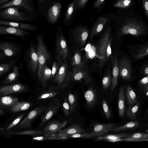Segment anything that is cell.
<instances>
[{
	"mask_svg": "<svg viewBox=\"0 0 148 148\" xmlns=\"http://www.w3.org/2000/svg\"><path fill=\"white\" fill-rule=\"evenodd\" d=\"M112 21L118 28L119 37L128 34L142 36L147 31L146 21L135 8L119 9L115 12Z\"/></svg>",
	"mask_w": 148,
	"mask_h": 148,
	"instance_id": "6da1fadb",
	"label": "cell"
},
{
	"mask_svg": "<svg viewBox=\"0 0 148 148\" xmlns=\"http://www.w3.org/2000/svg\"><path fill=\"white\" fill-rule=\"evenodd\" d=\"M112 40L111 28L108 26L103 33L96 48V57L99 60L98 66L101 72L111 55Z\"/></svg>",
	"mask_w": 148,
	"mask_h": 148,
	"instance_id": "7a4b0ae2",
	"label": "cell"
},
{
	"mask_svg": "<svg viewBox=\"0 0 148 148\" xmlns=\"http://www.w3.org/2000/svg\"><path fill=\"white\" fill-rule=\"evenodd\" d=\"M41 35L42 34H40L37 36L36 52L38 59L37 76L42 86L43 84L42 75V70L46 62L49 60L50 56L46 48Z\"/></svg>",
	"mask_w": 148,
	"mask_h": 148,
	"instance_id": "3957f363",
	"label": "cell"
},
{
	"mask_svg": "<svg viewBox=\"0 0 148 148\" xmlns=\"http://www.w3.org/2000/svg\"><path fill=\"white\" fill-rule=\"evenodd\" d=\"M37 15L27 14L18 10L17 7H11L0 12V16L10 20L19 21H30L33 20Z\"/></svg>",
	"mask_w": 148,
	"mask_h": 148,
	"instance_id": "277c9868",
	"label": "cell"
},
{
	"mask_svg": "<svg viewBox=\"0 0 148 148\" xmlns=\"http://www.w3.org/2000/svg\"><path fill=\"white\" fill-rule=\"evenodd\" d=\"M61 0H53L46 9L43 15L47 23L54 24L60 19L62 8Z\"/></svg>",
	"mask_w": 148,
	"mask_h": 148,
	"instance_id": "5b68a950",
	"label": "cell"
},
{
	"mask_svg": "<svg viewBox=\"0 0 148 148\" xmlns=\"http://www.w3.org/2000/svg\"><path fill=\"white\" fill-rule=\"evenodd\" d=\"M58 34L56 42V49L57 55L56 58L58 61L61 63L62 60L67 57L69 50L67 43L63 33L61 32V27L57 28Z\"/></svg>",
	"mask_w": 148,
	"mask_h": 148,
	"instance_id": "8992f818",
	"label": "cell"
},
{
	"mask_svg": "<svg viewBox=\"0 0 148 148\" xmlns=\"http://www.w3.org/2000/svg\"><path fill=\"white\" fill-rule=\"evenodd\" d=\"M55 78V80L57 84L56 86L51 88L53 89H63L68 85L71 77V73L67 70V65L63 63L59 68Z\"/></svg>",
	"mask_w": 148,
	"mask_h": 148,
	"instance_id": "52a82bcc",
	"label": "cell"
},
{
	"mask_svg": "<svg viewBox=\"0 0 148 148\" xmlns=\"http://www.w3.org/2000/svg\"><path fill=\"white\" fill-rule=\"evenodd\" d=\"M115 12H111L99 16L96 20L92 29L90 38L92 39L102 30L104 27L112 21Z\"/></svg>",
	"mask_w": 148,
	"mask_h": 148,
	"instance_id": "ba28073f",
	"label": "cell"
},
{
	"mask_svg": "<svg viewBox=\"0 0 148 148\" xmlns=\"http://www.w3.org/2000/svg\"><path fill=\"white\" fill-rule=\"evenodd\" d=\"M47 107L46 105L37 107L31 111L23 120L17 124L16 127L21 129L30 127L34 121L44 112Z\"/></svg>",
	"mask_w": 148,
	"mask_h": 148,
	"instance_id": "9c48e42d",
	"label": "cell"
},
{
	"mask_svg": "<svg viewBox=\"0 0 148 148\" xmlns=\"http://www.w3.org/2000/svg\"><path fill=\"white\" fill-rule=\"evenodd\" d=\"M21 6L27 11L37 15L33 0H13L0 6V9L13 6Z\"/></svg>",
	"mask_w": 148,
	"mask_h": 148,
	"instance_id": "30bf717a",
	"label": "cell"
},
{
	"mask_svg": "<svg viewBox=\"0 0 148 148\" xmlns=\"http://www.w3.org/2000/svg\"><path fill=\"white\" fill-rule=\"evenodd\" d=\"M119 75L124 80L130 81L132 79L131 61L126 58H121L119 61Z\"/></svg>",
	"mask_w": 148,
	"mask_h": 148,
	"instance_id": "8fae6325",
	"label": "cell"
},
{
	"mask_svg": "<svg viewBox=\"0 0 148 148\" xmlns=\"http://www.w3.org/2000/svg\"><path fill=\"white\" fill-rule=\"evenodd\" d=\"M73 37L80 47L85 44L89 34V31L86 26L80 25L76 26L72 30Z\"/></svg>",
	"mask_w": 148,
	"mask_h": 148,
	"instance_id": "7c38bea8",
	"label": "cell"
},
{
	"mask_svg": "<svg viewBox=\"0 0 148 148\" xmlns=\"http://www.w3.org/2000/svg\"><path fill=\"white\" fill-rule=\"evenodd\" d=\"M60 107V103L58 100L57 99H54L44 112V114L39 124V127H41L48 121L58 110Z\"/></svg>",
	"mask_w": 148,
	"mask_h": 148,
	"instance_id": "4fadbf2b",
	"label": "cell"
},
{
	"mask_svg": "<svg viewBox=\"0 0 148 148\" xmlns=\"http://www.w3.org/2000/svg\"><path fill=\"white\" fill-rule=\"evenodd\" d=\"M115 126V125L111 123L95 124L93 125V130L89 133L87 138L101 136L110 131Z\"/></svg>",
	"mask_w": 148,
	"mask_h": 148,
	"instance_id": "5bb4252c",
	"label": "cell"
},
{
	"mask_svg": "<svg viewBox=\"0 0 148 148\" xmlns=\"http://www.w3.org/2000/svg\"><path fill=\"white\" fill-rule=\"evenodd\" d=\"M77 0H72L66 9L63 20V23L65 25H70L76 12Z\"/></svg>",
	"mask_w": 148,
	"mask_h": 148,
	"instance_id": "9a60e30c",
	"label": "cell"
},
{
	"mask_svg": "<svg viewBox=\"0 0 148 148\" xmlns=\"http://www.w3.org/2000/svg\"><path fill=\"white\" fill-rule=\"evenodd\" d=\"M71 76L76 81L83 80L86 84L91 83L92 79L87 71L85 68H77L74 67Z\"/></svg>",
	"mask_w": 148,
	"mask_h": 148,
	"instance_id": "2e32d148",
	"label": "cell"
},
{
	"mask_svg": "<svg viewBox=\"0 0 148 148\" xmlns=\"http://www.w3.org/2000/svg\"><path fill=\"white\" fill-rule=\"evenodd\" d=\"M25 86L21 84L5 86L0 88V95H5L14 93L23 92L26 91Z\"/></svg>",
	"mask_w": 148,
	"mask_h": 148,
	"instance_id": "e0dca14e",
	"label": "cell"
},
{
	"mask_svg": "<svg viewBox=\"0 0 148 148\" xmlns=\"http://www.w3.org/2000/svg\"><path fill=\"white\" fill-rule=\"evenodd\" d=\"M67 123L66 121L60 122L53 121L48 123L43 128V132L45 134H53L58 132L65 127Z\"/></svg>",
	"mask_w": 148,
	"mask_h": 148,
	"instance_id": "ac0fdd59",
	"label": "cell"
},
{
	"mask_svg": "<svg viewBox=\"0 0 148 148\" xmlns=\"http://www.w3.org/2000/svg\"><path fill=\"white\" fill-rule=\"evenodd\" d=\"M112 70L110 90L112 91L115 88L118 82V78L119 73V60L117 53L112 58Z\"/></svg>",
	"mask_w": 148,
	"mask_h": 148,
	"instance_id": "d6986e66",
	"label": "cell"
},
{
	"mask_svg": "<svg viewBox=\"0 0 148 148\" xmlns=\"http://www.w3.org/2000/svg\"><path fill=\"white\" fill-rule=\"evenodd\" d=\"M86 130L77 124H74L67 128L59 131L57 134L60 136H65L80 133H84Z\"/></svg>",
	"mask_w": 148,
	"mask_h": 148,
	"instance_id": "ffe728a7",
	"label": "cell"
},
{
	"mask_svg": "<svg viewBox=\"0 0 148 148\" xmlns=\"http://www.w3.org/2000/svg\"><path fill=\"white\" fill-rule=\"evenodd\" d=\"M27 34V32L21 29L0 25V34H11L23 37Z\"/></svg>",
	"mask_w": 148,
	"mask_h": 148,
	"instance_id": "44dd1931",
	"label": "cell"
},
{
	"mask_svg": "<svg viewBox=\"0 0 148 148\" xmlns=\"http://www.w3.org/2000/svg\"><path fill=\"white\" fill-rule=\"evenodd\" d=\"M84 96L88 107L90 109L93 107L97 101L96 90L90 87L85 92Z\"/></svg>",
	"mask_w": 148,
	"mask_h": 148,
	"instance_id": "7402d4cb",
	"label": "cell"
},
{
	"mask_svg": "<svg viewBox=\"0 0 148 148\" xmlns=\"http://www.w3.org/2000/svg\"><path fill=\"white\" fill-rule=\"evenodd\" d=\"M132 134L122 133L115 134H108L103 136H99L96 138L98 141L104 140L110 142H117L124 141L123 138L126 137Z\"/></svg>",
	"mask_w": 148,
	"mask_h": 148,
	"instance_id": "603a6c76",
	"label": "cell"
},
{
	"mask_svg": "<svg viewBox=\"0 0 148 148\" xmlns=\"http://www.w3.org/2000/svg\"><path fill=\"white\" fill-rule=\"evenodd\" d=\"M0 24L9 26L21 29H28L34 31H36L38 29V28L35 25L24 23L0 21Z\"/></svg>",
	"mask_w": 148,
	"mask_h": 148,
	"instance_id": "cb8c5ba5",
	"label": "cell"
},
{
	"mask_svg": "<svg viewBox=\"0 0 148 148\" xmlns=\"http://www.w3.org/2000/svg\"><path fill=\"white\" fill-rule=\"evenodd\" d=\"M29 64L31 70L35 72L38 69V56L34 47L31 46L29 48Z\"/></svg>",
	"mask_w": 148,
	"mask_h": 148,
	"instance_id": "d4e9b609",
	"label": "cell"
},
{
	"mask_svg": "<svg viewBox=\"0 0 148 148\" xmlns=\"http://www.w3.org/2000/svg\"><path fill=\"white\" fill-rule=\"evenodd\" d=\"M0 50L3 51L6 56H10L16 53L18 48L12 43L0 41Z\"/></svg>",
	"mask_w": 148,
	"mask_h": 148,
	"instance_id": "484cf974",
	"label": "cell"
},
{
	"mask_svg": "<svg viewBox=\"0 0 148 148\" xmlns=\"http://www.w3.org/2000/svg\"><path fill=\"white\" fill-rule=\"evenodd\" d=\"M118 102V114L120 117H123L126 110L124 90L123 86L121 87L119 90Z\"/></svg>",
	"mask_w": 148,
	"mask_h": 148,
	"instance_id": "4316f807",
	"label": "cell"
},
{
	"mask_svg": "<svg viewBox=\"0 0 148 148\" xmlns=\"http://www.w3.org/2000/svg\"><path fill=\"white\" fill-rule=\"evenodd\" d=\"M140 124L137 121H133L128 122L123 125L115 127L110 131L117 132L135 129L139 127Z\"/></svg>",
	"mask_w": 148,
	"mask_h": 148,
	"instance_id": "83f0119b",
	"label": "cell"
},
{
	"mask_svg": "<svg viewBox=\"0 0 148 148\" xmlns=\"http://www.w3.org/2000/svg\"><path fill=\"white\" fill-rule=\"evenodd\" d=\"M126 95L128 107L133 106L137 103V99L136 94L130 85L127 86Z\"/></svg>",
	"mask_w": 148,
	"mask_h": 148,
	"instance_id": "f1b7e54d",
	"label": "cell"
},
{
	"mask_svg": "<svg viewBox=\"0 0 148 148\" xmlns=\"http://www.w3.org/2000/svg\"><path fill=\"white\" fill-rule=\"evenodd\" d=\"M134 4V0H115L112 5L119 9H127L132 8Z\"/></svg>",
	"mask_w": 148,
	"mask_h": 148,
	"instance_id": "f546056e",
	"label": "cell"
},
{
	"mask_svg": "<svg viewBox=\"0 0 148 148\" xmlns=\"http://www.w3.org/2000/svg\"><path fill=\"white\" fill-rule=\"evenodd\" d=\"M124 141H148L147 133H136L131 134L128 136L123 138Z\"/></svg>",
	"mask_w": 148,
	"mask_h": 148,
	"instance_id": "4dcf8cb0",
	"label": "cell"
},
{
	"mask_svg": "<svg viewBox=\"0 0 148 148\" xmlns=\"http://www.w3.org/2000/svg\"><path fill=\"white\" fill-rule=\"evenodd\" d=\"M31 105V103L28 101H18L11 106L10 110L13 112L25 110L28 109Z\"/></svg>",
	"mask_w": 148,
	"mask_h": 148,
	"instance_id": "1f68e13d",
	"label": "cell"
},
{
	"mask_svg": "<svg viewBox=\"0 0 148 148\" xmlns=\"http://www.w3.org/2000/svg\"><path fill=\"white\" fill-rule=\"evenodd\" d=\"M37 14L40 17L43 16L44 12L53 0H37Z\"/></svg>",
	"mask_w": 148,
	"mask_h": 148,
	"instance_id": "d6a6232c",
	"label": "cell"
},
{
	"mask_svg": "<svg viewBox=\"0 0 148 148\" xmlns=\"http://www.w3.org/2000/svg\"><path fill=\"white\" fill-rule=\"evenodd\" d=\"M72 65L74 67L77 68H84L85 64L82 61L81 53L77 51L73 56L72 62Z\"/></svg>",
	"mask_w": 148,
	"mask_h": 148,
	"instance_id": "836d02e7",
	"label": "cell"
},
{
	"mask_svg": "<svg viewBox=\"0 0 148 148\" xmlns=\"http://www.w3.org/2000/svg\"><path fill=\"white\" fill-rule=\"evenodd\" d=\"M140 105V102L137 101L133 106L128 107V109L126 111V114L127 117L130 120L136 119V115Z\"/></svg>",
	"mask_w": 148,
	"mask_h": 148,
	"instance_id": "e575fe53",
	"label": "cell"
},
{
	"mask_svg": "<svg viewBox=\"0 0 148 148\" xmlns=\"http://www.w3.org/2000/svg\"><path fill=\"white\" fill-rule=\"evenodd\" d=\"M17 97H14L10 96H5L0 99V103L3 105L6 106H12L18 101Z\"/></svg>",
	"mask_w": 148,
	"mask_h": 148,
	"instance_id": "d590c367",
	"label": "cell"
},
{
	"mask_svg": "<svg viewBox=\"0 0 148 148\" xmlns=\"http://www.w3.org/2000/svg\"><path fill=\"white\" fill-rule=\"evenodd\" d=\"M148 54V45H145L140 47L136 51V53L134 56L136 60H140L143 58Z\"/></svg>",
	"mask_w": 148,
	"mask_h": 148,
	"instance_id": "8d00e7d4",
	"label": "cell"
},
{
	"mask_svg": "<svg viewBox=\"0 0 148 148\" xmlns=\"http://www.w3.org/2000/svg\"><path fill=\"white\" fill-rule=\"evenodd\" d=\"M19 68L16 66L13 67V71L10 73L3 81L4 84H8L12 83L16 79L18 73Z\"/></svg>",
	"mask_w": 148,
	"mask_h": 148,
	"instance_id": "74e56055",
	"label": "cell"
},
{
	"mask_svg": "<svg viewBox=\"0 0 148 148\" xmlns=\"http://www.w3.org/2000/svg\"><path fill=\"white\" fill-rule=\"evenodd\" d=\"M51 70L46 64L43 66L42 70V78L43 86L42 87L45 88L47 85L46 82L48 81L51 77Z\"/></svg>",
	"mask_w": 148,
	"mask_h": 148,
	"instance_id": "f35d334b",
	"label": "cell"
},
{
	"mask_svg": "<svg viewBox=\"0 0 148 148\" xmlns=\"http://www.w3.org/2000/svg\"><path fill=\"white\" fill-rule=\"evenodd\" d=\"M12 134L16 135H32L36 136L45 135L42 131L40 130H25L20 132H13L12 133Z\"/></svg>",
	"mask_w": 148,
	"mask_h": 148,
	"instance_id": "ab89813d",
	"label": "cell"
},
{
	"mask_svg": "<svg viewBox=\"0 0 148 148\" xmlns=\"http://www.w3.org/2000/svg\"><path fill=\"white\" fill-rule=\"evenodd\" d=\"M95 46L90 44H88L85 49L88 57L89 58L92 59L96 57V48Z\"/></svg>",
	"mask_w": 148,
	"mask_h": 148,
	"instance_id": "60d3db41",
	"label": "cell"
},
{
	"mask_svg": "<svg viewBox=\"0 0 148 148\" xmlns=\"http://www.w3.org/2000/svg\"><path fill=\"white\" fill-rule=\"evenodd\" d=\"M67 95L70 105L71 113H72L75 109L77 104V97L75 95L73 94L71 92L68 93Z\"/></svg>",
	"mask_w": 148,
	"mask_h": 148,
	"instance_id": "b9f144b4",
	"label": "cell"
},
{
	"mask_svg": "<svg viewBox=\"0 0 148 148\" xmlns=\"http://www.w3.org/2000/svg\"><path fill=\"white\" fill-rule=\"evenodd\" d=\"M111 80L112 76L110 73L109 70H108L102 80V86L104 90L107 89L109 88L111 84Z\"/></svg>",
	"mask_w": 148,
	"mask_h": 148,
	"instance_id": "7bdbcfd3",
	"label": "cell"
},
{
	"mask_svg": "<svg viewBox=\"0 0 148 148\" xmlns=\"http://www.w3.org/2000/svg\"><path fill=\"white\" fill-rule=\"evenodd\" d=\"M105 0H96L92 6V9H95L97 12H100L103 9Z\"/></svg>",
	"mask_w": 148,
	"mask_h": 148,
	"instance_id": "ee69618b",
	"label": "cell"
},
{
	"mask_svg": "<svg viewBox=\"0 0 148 148\" xmlns=\"http://www.w3.org/2000/svg\"><path fill=\"white\" fill-rule=\"evenodd\" d=\"M102 104L103 109L106 117L107 119H109L111 116V112L107 101L104 99L102 100Z\"/></svg>",
	"mask_w": 148,
	"mask_h": 148,
	"instance_id": "f6af8a7d",
	"label": "cell"
},
{
	"mask_svg": "<svg viewBox=\"0 0 148 148\" xmlns=\"http://www.w3.org/2000/svg\"><path fill=\"white\" fill-rule=\"evenodd\" d=\"M14 63V62L9 63L0 64V76L8 71Z\"/></svg>",
	"mask_w": 148,
	"mask_h": 148,
	"instance_id": "bcb514c9",
	"label": "cell"
},
{
	"mask_svg": "<svg viewBox=\"0 0 148 148\" xmlns=\"http://www.w3.org/2000/svg\"><path fill=\"white\" fill-rule=\"evenodd\" d=\"M64 113L66 116H68L71 113L70 106L68 102L67 97H65L64 98V102L62 105Z\"/></svg>",
	"mask_w": 148,
	"mask_h": 148,
	"instance_id": "7dc6e473",
	"label": "cell"
},
{
	"mask_svg": "<svg viewBox=\"0 0 148 148\" xmlns=\"http://www.w3.org/2000/svg\"><path fill=\"white\" fill-rule=\"evenodd\" d=\"M58 94V92H48L41 94L38 97L39 99H44L52 97Z\"/></svg>",
	"mask_w": 148,
	"mask_h": 148,
	"instance_id": "c3c4849f",
	"label": "cell"
},
{
	"mask_svg": "<svg viewBox=\"0 0 148 148\" xmlns=\"http://www.w3.org/2000/svg\"><path fill=\"white\" fill-rule=\"evenodd\" d=\"M138 82L142 90L148 88V76H146L138 81Z\"/></svg>",
	"mask_w": 148,
	"mask_h": 148,
	"instance_id": "681fc988",
	"label": "cell"
},
{
	"mask_svg": "<svg viewBox=\"0 0 148 148\" xmlns=\"http://www.w3.org/2000/svg\"><path fill=\"white\" fill-rule=\"evenodd\" d=\"M25 115V114H23L20 115L16 118L6 128L5 130L7 131L12 128L14 126L17 124L23 117Z\"/></svg>",
	"mask_w": 148,
	"mask_h": 148,
	"instance_id": "f907efd6",
	"label": "cell"
},
{
	"mask_svg": "<svg viewBox=\"0 0 148 148\" xmlns=\"http://www.w3.org/2000/svg\"><path fill=\"white\" fill-rule=\"evenodd\" d=\"M141 7L145 15L148 20V0H142Z\"/></svg>",
	"mask_w": 148,
	"mask_h": 148,
	"instance_id": "816d5d0a",
	"label": "cell"
},
{
	"mask_svg": "<svg viewBox=\"0 0 148 148\" xmlns=\"http://www.w3.org/2000/svg\"><path fill=\"white\" fill-rule=\"evenodd\" d=\"M89 0H77V12H79L84 8Z\"/></svg>",
	"mask_w": 148,
	"mask_h": 148,
	"instance_id": "f5cc1de1",
	"label": "cell"
},
{
	"mask_svg": "<svg viewBox=\"0 0 148 148\" xmlns=\"http://www.w3.org/2000/svg\"><path fill=\"white\" fill-rule=\"evenodd\" d=\"M59 63H61L58 61V62L55 61L53 62L51 70L52 73L51 77H53L56 72H57L60 64Z\"/></svg>",
	"mask_w": 148,
	"mask_h": 148,
	"instance_id": "db71d44e",
	"label": "cell"
},
{
	"mask_svg": "<svg viewBox=\"0 0 148 148\" xmlns=\"http://www.w3.org/2000/svg\"><path fill=\"white\" fill-rule=\"evenodd\" d=\"M88 134L89 133H80L70 135H69L68 136L73 138H87L88 136Z\"/></svg>",
	"mask_w": 148,
	"mask_h": 148,
	"instance_id": "11a10c76",
	"label": "cell"
},
{
	"mask_svg": "<svg viewBox=\"0 0 148 148\" xmlns=\"http://www.w3.org/2000/svg\"><path fill=\"white\" fill-rule=\"evenodd\" d=\"M144 74L146 76L148 75V67L147 66L145 67L144 70Z\"/></svg>",
	"mask_w": 148,
	"mask_h": 148,
	"instance_id": "9f6ffc18",
	"label": "cell"
},
{
	"mask_svg": "<svg viewBox=\"0 0 148 148\" xmlns=\"http://www.w3.org/2000/svg\"><path fill=\"white\" fill-rule=\"evenodd\" d=\"M9 0H0V6L5 3L6 2Z\"/></svg>",
	"mask_w": 148,
	"mask_h": 148,
	"instance_id": "6f0895ef",
	"label": "cell"
},
{
	"mask_svg": "<svg viewBox=\"0 0 148 148\" xmlns=\"http://www.w3.org/2000/svg\"><path fill=\"white\" fill-rule=\"evenodd\" d=\"M4 113V112L0 108V115L3 114Z\"/></svg>",
	"mask_w": 148,
	"mask_h": 148,
	"instance_id": "680465c9",
	"label": "cell"
},
{
	"mask_svg": "<svg viewBox=\"0 0 148 148\" xmlns=\"http://www.w3.org/2000/svg\"><path fill=\"white\" fill-rule=\"evenodd\" d=\"M4 131V128L2 127L0 128V132Z\"/></svg>",
	"mask_w": 148,
	"mask_h": 148,
	"instance_id": "91938a15",
	"label": "cell"
},
{
	"mask_svg": "<svg viewBox=\"0 0 148 148\" xmlns=\"http://www.w3.org/2000/svg\"><path fill=\"white\" fill-rule=\"evenodd\" d=\"M2 54L0 53V58H2Z\"/></svg>",
	"mask_w": 148,
	"mask_h": 148,
	"instance_id": "94428289",
	"label": "cell"
}]
</instances>
